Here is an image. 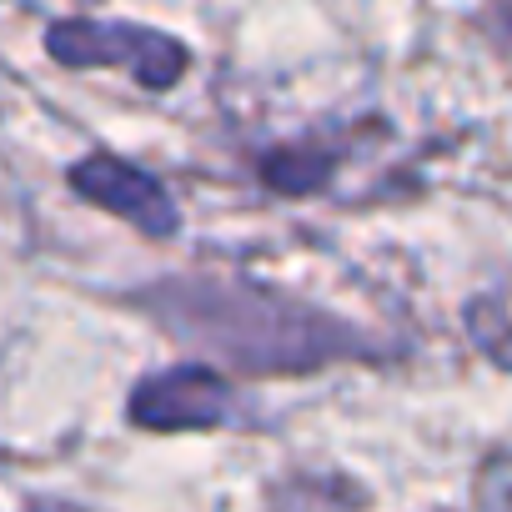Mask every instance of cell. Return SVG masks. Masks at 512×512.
Masks as SVG:
<instances>
[{"instance_id":"6da1fadb","label":"cell","mask_w":512,"mask_h":512,"mask_svg":"<svg viewBox=\"0 0 512 512\" xmlns=\"http://www.w3.org/2000/svg\"><path fill=\"white\" fill-rule=\"evenodd\" d=\"M151 307L171 332L201 342L241 372H302L357 352V337L332 317L251 282H181L161 287Z\"/></svg>"},{"instance_id":"7a4b0ae2","label":"cell","mask_w":512,"mask_h":512,"mask_svg":"<svg viewBox=\"0 0 512 512\" xmlns=\"http://www.w3.org/2000/svg\"><path fill=\"white\" fill-rule=\"evenodd\" d=\"M51 56L66 66H126L141 86L166 91L186 71V51L171 36H151L136 26H106V21H61L51 26Z\"/></svg>"},{"instance_id":"3957f363","label":"cell","mask_w":512,"mask_h":512,"mask_svg":"<svg viewBox=\"0 0 512 512\" xmlns=\"http://www.w3.org/2000/svg\"><path fill=\"white\" fill-rule=\"evenodd\" d=\"M231 417V387L221 382V372L186 362L171 372L146 377L131 392V422L156 427V432H181V427H216Z\"/></svg>"},{"instance_id":"277c9868","label":"cell","mask_w":512,"mask_h":512,"mask_svg":"<svg viewBox=\"0 0 512 512\" xmlns=\"http://www.w3.org/2000/svg\"><path fill=\"white\" fill-rule=\"evenodd\" d=\"M71 186H76L86 201H96V206L126 216L131 226H141L146 236H166V231H176V206H171V196L161 191L156 176L136 171L131 161L91 156V161H81V166L71 171Z\"/></svg>"},{"instance_id":"5b68a950","label":"cell","mask_w":512,"mask_h":512,"mask_svg":"<svg viewBox=\"0 0 512 512\" xmlns=\"http://www.w3.org/2000/svg\"><path fill=\"white\" fill-rule=\"evenodd\" d=\"M362 492L342 477H292L272 492V512H357Z\"/></svg>"},{"instance_id":"8992f818","label":"cell","mask_w":512,"mask_h":512,"mask_svg":"<svg viewBox=\"0 0 512 512\" xmlns=\"http://www.w3.org/2000/svg\"><path fill=\"white\" fill-rule=\"evenodd\" d=\"M467 332L492 362L512 367V287H497V292L477 297L467 307Z\"/></svg>"},{"instance_id":"52a82bcc","label":"cell","mask_w":512,"mask_h":512,"mask_svg":"<svg viewBox=\"0 0 512 512\" xmlns=\"http://www.w3.org/2000/svg\"><path fill=\"white\" fill-rule=\"evenodd\" d=\"M477 512H512V442H502L477 472Z\"/></svg>"}]
</instances>
